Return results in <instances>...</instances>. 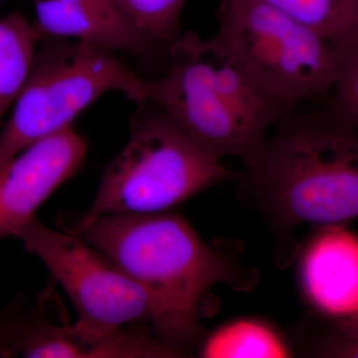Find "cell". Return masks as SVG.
Returning a JSON list of instances; mask_svg holds the SVG:
<instances>
[{
  "label": "cell",
  "instance_id": "7c38bea8",
  "mask_svg": "<svg viewBox=\"0 0 358 358\" xmlns=\"http://www.w3.org/2000/svg\"><path fill=\"white\" fill-rule=\"evenodd\" d=\"M40 40L24 16L0 18V129L27 81Z\"/></svg>",
  "mask_w": 358,
  "mask_h": 358
},
{
  "label": "cell",
  "instance_id": "3957f363",
  "mask_svg": "<svg viewBox=\"0 0 358 358\" xmlns=\"http://www.w3.org/2000/svg\"><path fill=\"white\" fill-rule=\"evenodd\" d=\"M145 96L205 152L237 157L244 166L260 154L271 128L285 115L210 39L193 32L173 45L159 77L145 79Z\"/></svg>",
  "mask_w": 358,
  "mask_h": 358
},
{
  "label": "cell",
  "instance_id": "9c48e42d",
  "mask_svg": "<svg viewBox=\"0 0 358 358\" xmlns=\"http://www.w3.org/2000/svg\"><path fill=\"white\" fill-rule=\"evenodd\" d=\"M299 279L308 306L338 336L358 334L357 234L343 224L320 227L301 251Z\"/></svg>",
  "mask_w": 358,
  "mask_h": 358
},
{
  "label": "cell",
  "instance_id": "30bf717a",
  "mask_svg": "<svg viewBox=\"0 0 358 358\" xmlns=\"http://www.w3.org/2000/svg\"><path fill=\"white\" fill-rule=\"evenodd\" d=\"M185 355L145 327L94 331L77 322L55 324L39 312L24 313L10 345V357L173 358Z\"/></svg>",
  "mask_w": 358,
  "mask_h": 358
},
{
  "label": "cell",
  "instance_id": "8992f818",
  "mask_svg": "<svg viewBox=\"0 0 358 358\" xmlns=\"http://www.w3.org/2000/svg\"><path fill=\"white\" fill-rule=\"evenodd\" d=\"M145 81L115 52L42 37L27 81L0 129V167L32 143L72 127L107 93L119 92L138 105L145 103Z\"/></svg>",
  "mask_w": 358,
  "mask_h": 358
},
{
  "label": "cell",
  "instance_id": "ac0fdd59",
  "mask_svg": "<svg viewBox=\"0 0 358 358\" xmlns=\"http://www.w3.org/2000/svg\"><path fill=\"white\" fill-rule=\"evenodd\" d=\"M315 353L327 357L358 358V334L352 336H336L329 343L320 346Z\"/></svg>",
  "mask_w": 358,
  "mask_h": 358
},
{
  "label": "cell",
  "instance_id": "ffe728a7",
  "mask_svg": "<svg viewBox=\"0 0 358 358\" xmlns=\"http://www.w3.org/2000/svg\"><path fill=\"white\" fill-rule=\"evenodd\" d=\"M0 2H1V0H0Z\"/></svg>",
  "mask_w": 358,
  "mask_h": 358
},
{
  "label": "cell",
  "instance_id": "5b68a950",
  "mask_svg": "<svg viewBox=\"0 0 358 358\" xmlns=\"http://www.w3.org/2000/svg\"><path fill=\"white\" fill-rule=\"evenodd\" d=\"M131 122L128 143L103 174L87 215L171 211L239 173L205 152L150 103Z\"/></svg>",
  "mask_w": 358,
  "mask_h": 358
},
{
  "label": "cell",
  "instance_id": "6da1fadb",
  "mask_svg": "<svg viewBox=\"0 0 358 358\" xmlns=\"http://www.w3.org/2000/svg\"><path fill=\"white\" fill-rule=\"evenodd\" d=\"M238 195L287 241L301 224L358 218V131L327 99L301 103L275 124L237 178Z\"/></svg>",
  "mask_w": 358,
  "mask_h": 358
},
{
  "label": "cell",
  "instance_id": "ba28073f",
  "mask_svg": "<svg viewBox=\"0 0 358 358\" xmlns=\"http://www.w3.org/2000/svg\"><path fill=\"white\" fill-rule=\"evenodd\" d=\"M88 145L74 128L36 141L0 167V240L14 236L83 164Z\"/></svg>",
  "mask_w": 358,
  "mask_h": 358
},
{
  "label": "cell",
  "instance_id": "8fae6325",
  "mask_svg": "<svg viewBox=\"0 0 358 358\" xmlns=\"http://www.w3.org/2000/svg\"><path fill=\"white\" fill-rule=\"evenodd\" d=\"M35 21L40 36L75 40L99 48L122 52L150 62L166 61L157 49L122 16L108 15L87 7L57 0H34Z\"/></svg>",
  "mask_w": 358,
  "mask_h": 358
},
{
  "label": "cell",
  "instance_id": "5bb4252c",
  "mask_svg": "<svg viewBox=\"0 0 358 358\" xmlns=\"http://www.w3.org/2000/svg\"><path fill=\"white\" fill-rule=\"evenodd\" d=\"M338 47L358 33V0H264Z\"/></svg>",
  "mask_w": 358,
  "mask_h": 358
},
{
  "label": "cell",
  "instance_id": "2e32d148",
  "mask_svg": "<svg viewBox=\"0 0 358 358\" xmlns=\"http://www.w3.org/2000/svg\"><path fill=\"white\" fill-rule=\"evenodd\" d=\"M338 49L339 74L327 101L343 121L358 131V33Z\"/></svg>",
  "mask_w": 358,
  "mask_h": 358
},
{
  "label": "cell",
  "instance_id": "52a82bcc",
  "mask_svg": "<svg viewBox=\"0 0 358 358\" xmlns=\"http://www.w3.org/2000/svg\"><path fill=\"white\" fill-rule=\"evenodd\" d=\"M15 237L60 282L77 310L78 324L110 331L148 322L154 331L159 310L152 296L83 239L46 227L35 217L21 226Z\"/></svg>",
  "mask_w": 358,
  "mask_h": 358
},
{
  "label": "cell",
  "instance_id": "9a60e30c",
  "mask_svg": "<svg viewBox=\"0 0 358 358\" xmlns=\"http://www.w3.org/2000/svg\"><path fill=\"white\" fill-rule=\"evenodd\" d=\"M112 2L167 63L169 52L182 35L180 20L186 0H112Z\"/></svg>",
  "mask_w": 358,
  "mask_h": 358
},
{
  "label": "cell",
  "instance_id": "d6986e66",
  "mask_svg": "<svg viewBox=\"0 0 358 358\" xmlns=\"http://www.w3.org/2000/svg\"><path fill=\"white\" fill-rule=\"evenodd\" d=\"M57 1L72 4V6L87 7L108 15L122 16L113 3L112 0H57Z\"/></svg>",
  "mask_w": 358,
  "mask_h": 358
},
{
  "label": "cell",
  "instance_id": "4fadbf2b",
  "mask_svg": "<svg viewBox=\"0 0 358 358\" xmlns=\"http://www.w3.org/2000/svg\"><path fill=\"white\" fill-rule=\"evenodd\" d=\"M199 355L206 358H281L291 357L292 352L284 338L265 322L238 320L209 334Z\"/></svg>",
  "mask_w": 358,
  "mask_h": 358
},
{
  "label": "cell",
  "instance_id": "e0dca14e",
  "mask_svg": "<svg viewBox=\"0 0 358 358\" xmlns=\"http://www.w3.org/2000/svg\"><path fill=\"white\" fill-rule=\"evenodd\" d=\"M24 315V299L18 298L0 312V357H9L11 341Z\"/></svg>",
  "mask_w": 358,
  "mask_h": 358
},
{
  "label": "cell",
  "instance_id": "277c9868",
  "mask_svg": "<svg viewBox=\"0 0 358 358\" xmlns=\"http://www.w3.org/2000/svg\"><path fill=\"white\" fill-rule=\"evenodd\" d=\"M210 41L285 115L324 100L339 74L336 45L264 0H219Z\"/></svg>",
  "mask_w": 358,
  "mask_h": 358
},
{
  "label": "cell",
  "instance_id": "7a4b0ae2",
  "mask_svg": "<svg viewBox=\"0 0 358 358\" xmlns=\"http://www.w3.org/2000/svg\"><path fill=\"white\" fill-rule=\"evenodd\" d=\"M61 221L62 230L100 251L152 296L159 310L154 334L183 352L203 334L199 307L212 287L247 289L255 279L243 266L205 243L174 212L83 214Z\"/></svg>",
  "mask_w": 358,
  "mask_h": 358
}]
</instances>
